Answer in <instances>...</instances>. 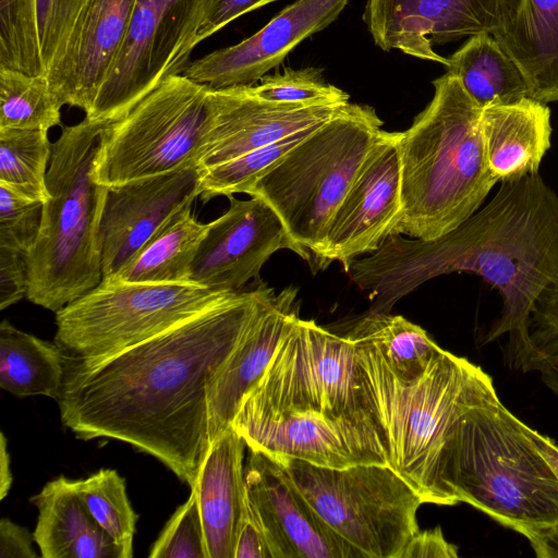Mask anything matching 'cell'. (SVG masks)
<instances>
[{
    "label": "cell",
    "mask_w": 558,
    "mask_h": 558,
    "mask_svg": "<svg viewBox=\"0 0 558 558\" xmlns=\"http://www.w3.org/2000/svg\"><path fill=\"white\" fill-rule=\"evenodd\" d=\"M274 293L258 283L114 354L66 356L62 424L83 440L123 441L192 487L210 446L209 386Z\"/></svg>",
    "instance_id": "1"
},
{
    "label": "cell",
    "mask_w": 558,
    "mask_h": 558,
    "mask_svg": "<svg viewBox=\"0 0 558 558\" xmlns=\"http://www.w3.org/2000/svg\"><path fill=\"white\" fill-rule=\"evenodd\" d=\"M451 272L475 274L499 291L502 310L484 341L508 333L509 366L534 371L531 313L544 288L558 280V194L538 172L502 181L487 205L437 239L390 234L347 271L383 311Z\"/></svg>",
    "instance_id": "2"
},
{
    "label": "cell",
    "mask_w": 558,
    "mask_h": 558,
    "mask_svg": "<svg viewBox=\"0 0 558 558\" xmlns=\"http://www.w3.org/2000/svg\"><path fill=\"white\" fill-rule=\"evenodd\" d=\"M231 425L255 450L324 468L386 453L357 379L353 341L300 317Z\"/></svg>",
    "instance_id": "3"
},
{
    "label": "cell",
    "mask_w": 558,
    "mask_h": 558,
    "mask_svg": "<svg viewBox=\"0 0 558 558\" xmlns=\"http://www.w3.org/2000/svg\"><path fill=\"white\" fill-rule=\"evenodd\" d=\"M348 336L388 465L423 504L457 505L446 482L448 450L464 415L498 397L493 378L481 366L444 349L420 374L402 376L357 328Z\"/></svg>",
    "instance_id": "4"
},
{
    "label": "cell",
    "mask_w": 558,
    "mask_h": 558,
    "mask_svg": "<svg viewBox=\"0 0 558 558\" xmlns=\"http://www.w3.org/2000/svg\"><path fill=\"white\" fill-rule=\"evenodd\" d=\"M433 99L400 132L401 214L392 234L434 240L472 216L498 180L482 131V109L446 72Z\"/></svg>",
    "instance_id": "5"
},
{
    "label": "cell",
    "mask_w": 558,
    "mask_h": 558,
    "mask_svg": "<svg viewBox=\"0 0 558 558\" xmlns=\"http://www.w3.org/2000/svg\"><path fill=\"white\" fill-rule=\"evenodd\" d=\"M109 123L85 117L62 126L52 143L49 198L25 262L26 298L54 313L102 280L98 231L108 187L97 183L94 170Z\"/></svg>",
    "instance_id": "6"
},
{
    "label": "cell",
    "mask_w": 558,
    "mask_h": 558,
    "mask_svg": "<svg viewBox=\"0 0 558 558\" xmlns=\"http://www.w3.org/2000/svg\"><path fill=\"white\" fill-rule=\"evenodd\" d=\"M447 485L459 502L525 536L558 523V476L499 397L460 421L446 465Z\"/></svg>",
    "instance_id": "7"
},
{
    "label": "cell",
    "mask_w": 558,
    "mask_h": 558,
    "mask_svg": "<svg viewBox=\"0 0 558 558\" xmlns=\"http://www.w3.org/2000/svg\"><path fill=\"white\" fill-rule=\"evenodd\" d=\"M374 108L347 104L315 129L247 193L264 199L280 217L313 271L330 221L374 145L385 131Z\"/></svg>",
    "instance_id": "8"
},
{
    "label": "cell",
    "mask_w": 558,
    "mask_h": 558,
    "mask_svg": "<svg viewBox=\"0 0 558 558\" xmlns=\"http://www.w3.org/2000/svg\"><path fill=\"white\" fill-rule=\"evenodd\" d=\"M270 458L280 464L345 558H400L418 531L416 515L423 501L389 465L331 469L288 457Z\"/></svg>",
    "instance_id": "9"
},
{
    "label": "cell",
    "mask_w": 558,
    "mask_h": 558,
    "mask_svg": "<svg viewBox=\"0 0 558 558\" xmlns=\"http://www.w3.org/2000/svg\"><path fill=\"white\" fill-rule=\"evenodd\" d=\"M233 293L195 283L101 280L56 312L54 342L72 359L104 357L157 336Z\"/></svg>",
    "instance_id": "10"
},
{
    "label": "cell",
    "mask_w": 558,
    "mask_h": 558,
    "mask_svg": "<svg viewBox=\"0 0 558 558\" xmlns=\"http://www.w3.org/2000/svg\"><path fill=\"white\" fill-rule=\"evenodd\" d=\"M208 89L174 75L110 122L95 163L97 183L110 187L198 163L209 126Z\"/></svg>",
    "instance_id": "11"
},
{
    "label": "cell",
    "mask_w": 558,
    "mask_h": 558,
    "mask_svg": "<svg viewBox=\"0 0 558 558\" xmlns=\"http://www.w3.org/2000/svg\"><path fill=\"white\" fill-rule=\"evenodd\" d=\"M218 0H136L129 29L86 118L114 122L167 78L182 75Z\"/></svg>",
    "instance_id": "12"
},
{
    "label": "cell",
    "mask_w": 558,
    "mask_h": 558,
    "mask_svg": "<svg viewBox=\"0 0 558 558\" xmlns=\"http://www.w3.org/2000/svg\"><path fill=\"white\" fill-rule=\"evenodd\" d=\"M515 0H366L364 22L376 46L398 49L446 68L434 50L482 33L494 34L509 19Z\"/></svg>",
    "instance_id": "13"
},
{
    "label": "cell",
    "mask_w": 558,
    "mask_h": 558,
    "mask_svg": "<svg viewBox=\"0 0 558 558\" xmlns=\"http://www.w3.org/2000/svg\"><path fill=\"white\" fill-rule=\"evenodd\" d=\"M399 140L400 132L385 131L369 151L330 221L319 270L336 260L347 272L392 234L402 205Z\"/></svg>",
    "instance_id": "14"
},
{
    "label": "cell",
    "mask_w": 558,
    "mask_h": 558,
    "mask_svg": "<svg viewBox=\"0 0 558 558\" xmlns=\"http://www.w3.org/2000/svg\"><path fill=\"white\" fill-rule=\"evenodd\" d=\"M228 210L207 223L191 268L190 282L218 291L239 292L277 251L296 253L277 213L262 198L228 197Z\"/></svg>",
    "instance_id": "15"
},
{
    "label": "cell",
    "mask_w": 558,
    "mask_h": 558,
    "mask_svg": "<svg viewBox=\"0 0 558 558\" xmlns=\"http://www.w3.org/2000/svg\"><path fill=\"white\" fill-rule=\"evenodd\" d=\"M199 163L108 187L98 240L102 280L123 269L182 206L199 196Z\"/></svg>",
    "instance_id": "16"
},
{
    "label": "cell",
    "mask_w": 558,
    "mask_h": 558,
    "mask_svg": "<svg viewBox=\"0 0 558 558\" xmlns=\"http://www.w3.org/2000/svg\"><path fill=\"white\" fill-rule=\"evenodd\" d=\"M345 105L274 102L256 96L250 86L209 88V126L198 163L209 169L290 134L320 125Z\"/></svg>",
    "instance_id": "17"
},
{
    "label": "cell",
    "mask_w": 558,
    "mask_h": 558,
    "mask_svg": "<svg viewBox=\"0 0 558 558\" xmlns=\"http://www.w3.org/2000/svg\"><path fill=\"white\" fill-rule=\"evenodd\" d=\"M349 0H296L263 28L189 63L183 76L211 89L252 86L305 38L330 25Z\"/></svg>",
    "instance_id": "18"
},
{
    "label": "cell",
    "mask_w": 558,
    "mask_h": 558,
    "mask_svg": "<svg viewBox=\"0 0 558 558\" xmlns=\"http://www.w3.org/2000/svg\"><path fill=\"white\" fill-rule=\"evenodd\" d=\"M136 0H88L46 77L61 106L88 114L126 36Z\"/></svg>",
    "instance_id": "19"
},
{
    "label": "cell",
    "mask_w": 558,
    "mask_h": 558,
    "mask_svg": "<svg viewBox=\"0 0 558 558\" xmlns=\"http://www.w3.org/2000/svg\"><path fill=\"white\" fill-rule=\"evenodd\" d=\"M244 480L272 558H345L277 461L260 451L250 450Z\"/></svg>",
    "instance_id": "20"
},
{
    "label": "cell",
    "mask_w": 558,
    "mask_h": 558,
    "mask_svg": "<svg viewBox=\"0 0 558 558\" xmlns=\"http://www.w3.org/2000/svg\"><path fill=\"white\" fill-rule=\"evenodd\" d=\"M296 294L290 286L262 305L213 379L208 395L210 444L231 426L244 397L262 378L282 338L300 317Z\"/></svg>",
    "instance_id": "21"
},
{
    "label": "cell",
    "mask_w": 558,
    "mask_h": 558,
    "mask_svg": "<svg viewBox=\"0 0 558 558\" xmlns=\"http://www.w3.org/2000/svg\"><path fill=\"white\" fill-rule=\"evenodd\" d=\"M244 439L232 427L209 446L191 487L197 496L208 558H233L244 497Z\"/></svg>",
    "instance_id": "22"
},
{
    "label": "cell",
    "mask_w": 558,
    "mask_h": 558,
    "mask_svg": "<svg viewBox=\"0 0 558 558\" xmlns=\"http://www.w3.org/2000/svg\"><path fill=\"white\" fill-rule=\"evenodd\" d=\"M482 131L489 169L498 181L538 172L551 145L550 109L526 97L482 109Z\"/></svg>",
    "instance_id": "23"
},
{
    "label": "cell",
    "mask_w": 558,
    "mask_h": 558,
    "mask_svg": "<svg viewBox=\"0 0 558 558\" xmlns=\"http://www.w3.org/2000/svg\"><path fill=\"white\" fill-rule=\"evenodd\" d=\"M31 502L38 509L33 536L40 557L123 558L84 506L72 480L61 475L49 481Z\"/></svg>",
    "instance_id": "24"
},
{
    "label": "cell",
    "mask_w": 558,
    "mask_h": 558,
    "mask_svg": "<svg viewBox=\"0 0 558 558\" xmlns=\"http://www.w3.org/2000/svg\"><path fill=\"white\" fill-rule=\"evenodd\" d=\"M493 36L524 74L529 97L558 101V0H515Z\"/></svg>",
    "instance_id": "25"
},
{
    "label": "cell",
    "mask_w": 558,
    "mask_h": 558,
    "mask_svg": "<svg viewBox=\"0 0 558 558\" xmlns=\"http://www.w3.org/2000/svg\"><path fill=\"white\" fill-rule=\"evenodd\" d=\"M448 59L447 72L460 81L481 109L510 105L529 97L524 74L492 34L469 37Z\"/></svg>",
    "instance_id": "26"
},
{
    "label": "cell",
    "mask_w": 558,
    "mask_h": 558,
    "mask_svg": "<svg viewBox=\"0 0 558 558\" xmlns=\"http://www.w3.org/2000/svg\"><path fill=\"white\" fill-rule=\"evenodd\" d=\"M193 202L178 209L134 258L109 279L148 283H191V268L207 223L192 215ZM106 280V279H105Z\"/></svg>",
    "instance_id": "27"
},
{
    "label": "cell",
    "mask_w": 558,
    "mask_h": 558,
    "mask_svg": "<svg viewBox=\"0 0 558 558\" xmlns=\"http://www.w3.org/2000/svg\"><path fill=\"white\" fill-rule=\"evenodd\" d=\"M66 355L56 342L0 325V387L16 396H45L58 400Z\"/></svg>",
    "instance_id": "28"
},
{
    "label": "cell",
    "mask_w": 558,
    "mask_h": 558,
    "mask_svg": "<svg viewBox=\"0 0 558 558\" xmlns=\"http://www.w3.org/2000/svg\"><path fill=\"white\" fill-rule=\"evenodd\" d=\"M51 147L47 130L0 129V183L46 203Z\"/></svg>",
    "instance_id": "29"
},
{
    "label": "cell",
    "mask_w": 558,
    "mask_h": 558,
    "mask_svg": "<svg viewBox=\"0 0 558 558\" xmlns=\"http://www.w3.org/2000/svg\"><path fill=\"white\" fill-rule=\"evenodd\" d=\"M402 376L423 372L441 348L420 326L400 315L373 312L355 326Z\"/></svg>",
    "instance_id": "30"
},
{
    "label": "cell",
    "mask_w": 558,
    "mask_h": 558,
    "mask_svg": "<svg viewBox=\"0 0 558 558\" xmlns=\"http://www.w3.org/2000/svg\"><path fill=\"white\" fill-rule=\"evenodd\" d=\"M74 487L84 506L123 554L133 557L137 513L128 497L125 481L116 470L100 469L75 480Z\"/></svg>",
    "instance_id": "31"
},
{
    "label": "cell",
    "mask_w": 558,
    "mask_h": 558,
    "mask_svg": "<svg viewBox=\"0 0 558 558\" xmlns=\"http://www.w3.org/2000/svg\"><path fill=\"white\" fill-rule=\"evenodd\" d=\"M61 105L45 75L0 69V129L61 125Z\"/></svg>",
    "instance_id": "32"
},
{
    "label": "cell",
    "mask_w": 558,
    "mask_h": 558,
    "mask_svg": "<svg viewBox=\"0 0 558 558\" xmlns=\"http://www.w3.org/2000/svg\"><path fill=\"white\" fill-rule=\"evenodd\" d=\"M320 125L290 134L282 140L206 169L199 184L198 197L206 203L219 195L229 197L235 193L247 194L291 149Z\"/></svg>",
    "instance_id": "33"
},
{
    "label": "cell",
    "mask_w": 558,
    "mask_h": 558,
    "mask_svg": "<svg viewBox=\"0 0 558 558\" xmlns=\"http://www.w3.org/2000/svg\"><path fill=\"white\" fill-rule=\"evenodd\" d=\"M0 69L45 75L36 0H0Z\"/></svg>",
    "instance_id": "34"
},
{
    "label": "cell",
    "mask_w": 558,
    "mask_h": 558,
    "mask_svg": "<svg viewBox=\"0 0 558 558\" xmlns=\"http://www.w3.org/2000/svg\"><path fill=\"white\" fill-rule=\"evenodd\" d=\"M262 99L298 105H340L349 102V95L327 83L320 70L307 68L265 75L258 83L250 86Z\"/></svg>",
    "instance_id": "35"
},
{
    "label": "cell",
    "mask_w": 558,
    "mask_h": 558,
    "mask_svg": "<svg viewBox=\"0 0 558 558\" xmlns=\"http://www.w3.org/2000/svg\"><path fill=\"white\" fill-rule=\"evenodd\" d=\"M150 558H208L205 531L194 489L163 526Z\"/></svg>",
    "instance_id": "36"
},
{
    "label": "cell",
    "mask_w": 558,
    "mask_h": 558,
    "mask_svg": "<svg viewBox=\"0 0 558 558\" xmlns=\"http://www.w3.org/2000/svg\"><path fill=\"white\" fill-rule=\"evenodd\" d=\"M43 206L44 203L0 183V247L25 257L39 234Z\"/></svg>",
    "instance_id": "37"
},
{
    "label": "cell",
    "mask_w": 558,
    "mask_h": 558,
    "mask_svg": "<svg viewBox=\"0 0 558 558\" xmlns=\"http://www.w3.org/2000/svg\"><path fill=\"white\" fill-rule=\"evenodd\" d=\"M88 0H36L37 33L45 75L61 57Z\"/></svg>",
    "instance_id": "38"
},
{
    "label": "cell",
    "mask_w": 558,
    "mask_h": 558,
    "mask_svg": "<svg viewBox=\"0 0 558 558\" xmlns=\"http://www.w3.org/2000/svg\"><path fill=\"white\" fill-rule=\"evenodd\" d=\"M530 338L537 355L536 364L558 354V280L545 287L534 303Z\"/></svg>",
    "instance_id": "39"
},
{
    "label": "cell",
    "mask_w": 558,
    "mask_h": 558,
    "mask_svg": "<svg viewBox=\"0 0 558 558\" xmlns=\"http://www.w3.org/2000/svg\"><path fill=\"white\" fill-rule=\"evenodd\" d=\"M233 558H272L263 524L246 494L239 519Z\"/></svg>",
    "instance_id": "40"
},
{
    "label": "cell",
    "mask_w": 558,
    "mask_h": 558,
    "mask_svg": "<svg viewBox=\"0 0 558 558\" xmlns=\"http://www.w3.org/2000/svg\"><path fill=\"white\" fill-rule=\"evenodd\" d=\"M28 290L25 257L19 252L0 247V310L17 303Z\"/></svg>",
    "instance_id": "41"
},
{
    "label": "cell",
    "mask_w": 558,
    "mask_h": 558,
    "mask_svg": "<svg viewBox=\"0 0 558 558\" xmlns=\"http://www.w3.org/2000/svg\"><path fill=\"white\" fill-rule=\"evenodd\" d=\"M458 547L449 543L438 525L417 531L402 550L400 558H457Z\"/></svg>",
    "instance_id": "42"
},
{
    "label": "cell",
    "mask_w": 558,
    "mask_h": 558,
    "mask_svg": "<svg viewBox=\"0 0 558 558\" xmlns=\"http://www.w3.org/2000/svg\"><path fill=\"white\" fill-rule=\"evenodd\" d=\"M274 1L277 0H218L216 7L199 29L198 44L243 14Z\"/></svg>",
    "instance_id": "43"
},
{
    "label": "cell",
    "mask_w": 558,
    "mask_h": 558,
    "mask_svg": "<svg viewBox=\"0 0 558 558\" xmlns=\"http://www.w3.org/2000/svg\"><path fill=\"white\" fill-rule=\"evenodd\" d=\"M34 536L8 518L0 521V558H36Z\"/></svg>",
    "instance_id": "44"
},
{
    "label": "cell",
    "mask_w": 558,
    "mask_h": 558,
    "mask_svg": "<svg viewBox=\"0 0 558 558\" xmlns=\"http://www.w3.org/2000/svg\"><path fill=\"white\" fill-rule=\"evenodd\" d=\"M538 558H558V523L536 529L524 536Z\"/></svg>",
    "instance_id": "45"
},
{
    "label": "cell",
    "mask_w": 558,
    "mask_h": 558,
    "mask_svg": "<svg viewBox=\"0 0 558 558\" xmlns=\"http://www.w3.org/2000/svg\"><path fill=\"white\" fill-rule=\"evenodd\" d=\"M13 476L10 468L8 440L3 432L0 434V499L3 500L10 492Z\"/></svg>",
    "instance_id": "46"
},
{
    "label": "cell",
    "mask_w": 558,
    "mask_h": 558,
    "mask_svg": "<svg viewBox=\"0 0 558 558\" xmlns=\"http://www.w3.org/2000/svg\"><path fill=\"white\" fill-rule=\"evenodd\" d=\"M530 435L541 453L549 462L558 476V444L549 436L539 434L531 427Z\"/></svg>",
    "instance_id": "47"
},
{
    "label": "cell",
    "mask_w": 558,
    "mask_h": 558,
    "mask_svg": "<svg viewBox=\"0 0 558 558\" xmlns=\"http://www.w3.org/2000/svg\"><path fill=\"white\" fill-rule=\"evenodd\" d=\"M535 371L539 372L542 381L558 395V354L539 361Z\"/></svg>",
    "instance_id": "48"
}]
</instances>
